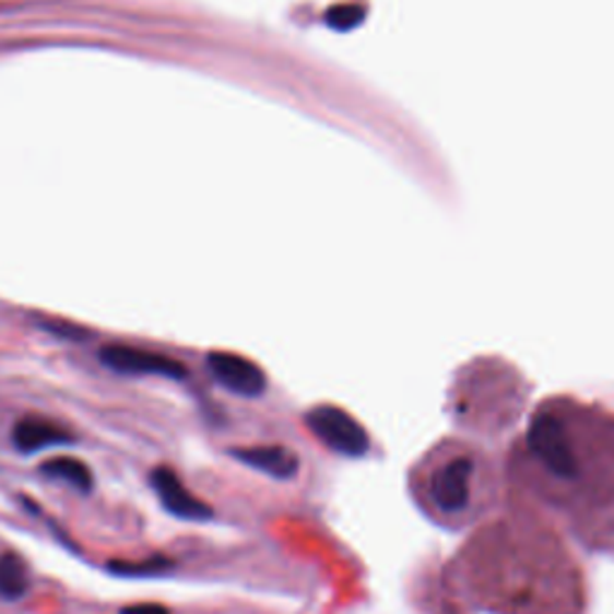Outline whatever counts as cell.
I'll list each match as a JSON object with an SVG mask.
<instances>
[{
  "mask_svg": "<svg viewBox=\"0 0 614 614\" xmlns=\"http://www.w3.org/2000/svg\"><path fill=\"white\" fill-rule=\"evenodd\" d=\"M528 447L533 457L559 481H576L579 477V461L569 445L567 427L552 413H540L528 427Z\"/></svg>",
  "mask_w": 614,
  "mask_h": 614,
  "instance_id": "1",
  "label": "cell"
},
{
  "mask_svg": "<svg viewBox=\"0 0 614 614\" xmlns=\"http://www.w3.org/2000/svg\"><path fill=\"white\" fill-rule=\"evenodd\" d=\"M307 425L317 439H322L341 457H365L370 449V437H367L365 427L343 409L317 406L307 413Z\"/></svg>",
  "mask_w": 614,
  "mask_h": 614,
  "instance_id": "2",
  "label": "cell"
},
{
  "mask_svg": "<svg viewBox=\"0 0 614 614\" xmlns=\"http://www.w3.org/2000/svg\"><path fill=\"white\" fill-rule=\"evenodd\" d=\"M102 363L108 370L120 375H152L166 379H186V365L168 358L164 353H152L134 346H122V343H108L99 353Z\"/></svg>",
  "mask_w": 614,
  "mask_h": 614,
  "instance_id": "3",
  "label": "cell"
},
{
  "mask_svg": "<svg viewBox=\"0 0 614 614\" xmlns=\"http://www.w3.org/2000/svg\"><path fill=\"white\" fill-rule=\"evenodd\" d=\"M471 477L473 461L469 457H453L437 465L427 487L433 505L447 513L463 511L471 499Z\"/></svg>",
  "mask_w": 614,
  "mask_h": 614,
  "instance_id": "4",
  "label": "cell"
},
{
  "mask_svg": "<svg viewBox=\"0 0 614 614\" xmlns=\"http://www.w3.org/2000/svg\"><path fill=\"white\" fill-rule=\"evenodd\" d=\"M209 373L214 375L221 387L238 397H260L267 389V377L252 361L243 358L238 353H209L206 358Z\"/></svg>",
  "mask_w": 614,
  "mask_h": 614,
  "instance_id": "5",
  "label": "cell"
},
{
  "mask_svg": "<svg viewBox=\"0 0 614 614\" xmlns=\"http://www.w3.org/2000/svg\"><path fill=\"white\" fill-rule=\"evenodd\" d=\"M152 487L162 501L164 509L168 513H174L176 519L182 521H209L212 519V509H209L204 501H200L194 495L188 493V487L180 483V477L176 475V471L166 469H156L152 473Z\"/></svg>",
  "mask_w": 614,
  "mask_h": 614,
  "instance_id": "6",
  "label": "cell"
},
{
  "mask_svg": "<svg viewBox=\"0 0 614 614\" xmlns=\"http://www.w3.org/2000/svg\"><path fill=\"white\" fill-rule=\"evenodd\" d=\"M12 445H15L17 451L22 453H36L51 447L72 445V437L63 427L46 421V417L27 415L15 425V429H12Z\"/></svg>",
  "mask_w": 614,
  "mask_h": 614,
  "instance_id": "7",
  "label": "cell"
},
{
  "mask_svg": "<svg viewBox=\"0 0 614 614\" xmlns=\"http://www.w3.org/2000/svg\"><path fill=\"white\" fill-rule=\"evenodd\" d=\"M233 457L250 465L255 471H262L279 481H288L298 473V457L286 447H248V449H231Z\"/></svg>",
  "mask_w": 614,
  "mask_h": 614,
  "instance_id": "8",
  "label": "cell"
},
{
  "mask_svg": "<svg viewBox=\"0 0 614 614\" xmlns=\"http://www.w3.org/2000/svg\"><path fill=\"white\" fill-rule=\"evenodd\" d=\"M39 471L46 477H54V481L68 483L70 487L80 489V493H90L92 485H94L92 471L82 461L72 459V457H54V459H48L46 463H42Z\"/></svg>",
  "mask_w": 614,
  "mask_h": 614,
  "instance_id": "9",
  "label": "cell"
},
{
  "mask_svg": "<svg viewBox=\"0 0 614 614\" xmlns=\"http://www.w3.org/2000/svg\"><path fill=\"white\" fill-rule=\"evenodd\" d=\"M29 591V569L15 552L0 555V598L20 600Z\"/></svg>",
  "mask_w": 614,
  "mask_h": 614,
  "instance_id": "10",
  "label": "cell"
},
{
  "mask_svg": "<svg viewBox=\"0 0 614 614\" xmlns=\"http://www.w3.org/2000/svg\"><path fill=\"white\" fill-rule=\"evenodd\" d=\"M164 569H170V562L164 557H152L146 562H134V564H114V571L122 576H154Z\"/></svg>",
  "mask_w": 614,
  "mask_h": 614,
  "instance_id": "11",
  "label": "cell"
},
{
  "mask_svg": "<svg viewBox=\"0 0 614 614\" xmlns=\"http://www.w3.org/2000/svg\"><path fill=\"white\" fill-rule=\"evenodd\" d=\"M120 614H170L164 605H156V603H142V605H130L122 610Z\"/></svg>",
  "mask_w": 614,
  "mask_h": 614,
  "instance_id": "12",
  "label": "cell"
},
{
  "mask_svg": "<svg viewBox=\"0 0 614 614\" xmlns=\"http://www.w3.org/2000/svg\"><path fill=\"white\" fill-rule=\"evenodd\" d=\"M44 329H48V331H51V334L63 336V339H66V331H70V334H75L78 339H84V336H80V334H82V329H80V327L63 324V322H48V324H44Z\"/></svg>",
  "mask_w": 614,
  "mask_h": 614,
  "instance_id": "13",
  "label": "cell"
}]
</instances>
